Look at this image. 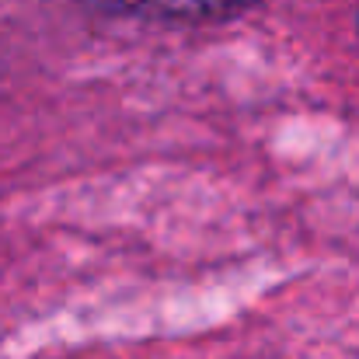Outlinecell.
<instances>
[{"label":"cell","instance_id":"2","mask_svg":"<svg viewBox=\"0 0 359 359\" xmlns=\"http://www.w3.org/2000/svg\"><path fill=\"white\" fill-rule=\"evenodd\" d=\"M356 25H359V21H356Z\"/></svg>","mask_w":359,"mask_h":359},{"label":"cell","instance_id":"1","mask_svg":"<svg viewBox=\"0 0 359 359\" xmlns=\"http://www.w3.org/2000/svg\"><path fill=\"white\" fill-rule=\"evenodd\" d=\"M119 11L164 18V21H231L251 11L258 0H105Z\"/></svg>","mask_w":359,"mask_h":359}]
</instances>
